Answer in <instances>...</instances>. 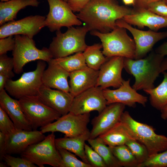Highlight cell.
I'll return each instance as SVG.
<instances>
[{"mask_svg":"<svg viewBox=\"0 0 167 167\" xmlns=\"http://www.w3.org/2000/svg\"><path fill=\"white\" fill-rule=\"evenodd\" d=\"M134 12L133 8L120 5L115 0H91L76 15L90 31L105 33L117 27V20Z\"/></svg>","mask_w":167,"mask_h":167,"instance_id":"6da1fadb","label":"cell"},{"mask_svg":"<svg viewBox=\"0 0 167 167\" xmlns=\"http://www.w3.org/2000/svg\"><path fill=\"white\" fill-rule=\"evenodd\" d=\"M124 68L135 77L132 87L136 91L152 89L159 74L167 70L166 58L155 51L139 59L124 58Z\"/></svg>","mask_w":167,"mask_h":167,"instance_id":"7a4b0ae2","label":"cell"},{"mask_svg":"<svg viewBox=\"0 0 167 167\" xmlns=\"http://www.w3.org/2000/svg\"><path fill=\"white\" fill-rule=\"evenodd\" d=\"M91 35L100 40L104 56L110 58L114 56L134 59L136 46L134 41L128 34L125 28L117 26L110 32L103 33L97 31H90Z\"/></svg>","mask_w":167,"mask_h":167,"instance_id":"3957f363","label":"cell"},{"mask_svg":"<svg viewBox=\"0 0 167 167\" xmlns=\"http://www.w3.org/2000/svg\"><path fill=\"white\" fill-rule=\"evenodd\" d=\"M90 31L85 25L82 27L68 28L62 33L60 30L56 31L48 48L53 58H58L70 55L74 53L83 52L88 46L85 37Z\"/></svg>","mask_w":167,"mask_h":167,"instance_id":"277c9868","label":"cell"},{"mask_svg":"<svg viewBox=\"0 0 167 167\" xmlns=\"http://www.w3.org/2000/svg\"><path fill=\"white\" fill-rule=\"evenodd\" d=\"M130 130L136 140L147 148L149 157L167 149V137L156 134L151 126L135 120L127 111H124L120 119Z\"/></svg>","mask_w":167,"mask_h":167,"instance_id":"5b68a950","label":"cell"},{"mask_svg":"<svg viewBox=\"0 0 167 167\" xmlns=\"http://www.w3.org/2000/svg\"><path fill=\"white\" fill-rule=\"evenodd\" d=\"M14 38L15 46L12 51V58L14 62L13 70L16 74L21 73L23 67L29 62L41 60L48 63L53 58L48 48L38 49L32 39L19 35H15Z\"/></svg>","mask_w":167,"mask_h":167,"instance_id":"8992f818","label":"cell"},{"mask_svg":"<svg viewBox=\"0 0 167 167\" xmlns=\"http://www.w3.org/2000/svg\"><path fill=\"white\" fill-rule=\"evenodd\" d=\"M46 66L45 62L39 60L35 70L24 73L16 80L9 79L5 90L10 96L18 100L25 96L37 95L43 85L42 75Z\"/></svg>","mask_w":167,"mask_h":167,"instance_id":"52a82bcc","label":"cell"},{"mask_svg":"<svg viewBox=\"0 0 167 167\" xmlns=\"http://www.w3.org/2000/svg\"><path fill=\"white\" fill-rule=\"evenodd\" d=\"M54 132L45 136L42 141L28 146L21 154V157L40 167L47 165L60 167L61 158L56 147Z\"/></svg>","mask_w":167,"mask_h":167,"instance_id":"ba28073f","label":"cell"},{"mask_svg":"<svg viewBox=\"0 0 167 167\" xmlns=\"http://www.w3.org/2000/svg\"><path fill=\"white\" fill-rule=\"evenodd\" d=\"M18 100L33 130L50 124L62 116L45 104L37 95L25 96Z\"/></svg>","mask_w":167,"mask_h":167,"instance_id":"9c48e42d","label":"cell"},{"mask_svg":"<svg viewBox=\"0 0 167 167\" xmlns=\"http://www.w3.org/2000/svg\"><path fill=\"white\" fill-rule=\"evenodd\" d=\"M90 117V113L75 114L69 112L55 121L40 128V131L43 134L59 132L66 137L78 136L89 130L87 126Z\"/></svg>","mask_w":167,"mask_h":167,"instance_id":"30bf717a","label":"cell"},{"mask_svg":"<svg viewBox=\"0 0 167 167\" xmlns=\"http://www.w3.org/2000/svg\"><path fill=\"white\" fill-rule=\"evenodd\" d=\"M47 0L49 10L45 25L50 32L56 31L62 27L68 28L82 24V22L74 13L67 2L62 0Z\"/></svg>","mask_w":167,"mask_h":167,"instance_id":"8fae6325","label":"cell"},{"mask_svg":"<svg viewBox=\"0 0 167 167\" xmlns=\"http://www.w3.org/2000/svg\"><path fill=\"white\" fill-rule=\"evenodd\" d=\"M116 24L125 28L133 36L136 46L135 59L145 57L157 42L167 37V31L158 32L142 30L134 28L122 19L117 20Z\"/></svg>","mask_w":167,"mask_h":167,"instance_id":"7c38bea8","label":"cell"},{"mask_svg":"<svg viewBox=\"0 0 167 167\" xmlns=\"http://www.w3.org/2000/svg\"><path fill=\"white\" fill-rule=\"evenodd\" d=\"M107 105L103 89L95 86L74 97L69 112L83 114L96 111L99 113Z\"/></svg>","mask_w":167,"mask_h":167,"instance_id":"4fadbf2b","label":"cell"},{"mask_svg":"<svg viewBox=\"0 0 167 167\" xmlns=\"http://www.w3.org/2000/svg\"><path fill=\"white\" fill-rule=\"evenodd\" d=\"M46 17L30 15L17 21L6 23L0 27V38L10 36L24 35L33 39L45 26Z\"/></svg>","mask_w":167,"mask_h":167,"instance_id":"5bb4252c","label":"cell"},{"mask_svg":"<svg viewBox=\"0 0 167 167\" xmlns=\"http://www.w3.org/2000/svg\"><path fill=\"white\" fill-rule=\"evenodd\" d=\"M125 105L114 103L107 105L92 121V128L89 139H94L106 132L120 121Z\"/></svg>","mask_w":167,"mask_h":167,"instance_id":"9a60e30c","label":"cell"},{"mask_svg":"<svg viewBox=\"0 0 167 167\" xmlns=\"http://www.w3.org/2000/svg\"><path fill=\"white\" fill-rule=\"evenodd\" d=\"M124 68V57L114 56L108 58L101 66L96 86L102 89L109 87L117 88L123 80L122 72Z\"/></svg>","mask_w":167,"mask_h":167,"instance_id":"2e32d148","label":"cell"},{"mask_svg":"<svg viewBox=\"0 0 167 167\" xmlns=\"http://www.w3.org/2000/svg\"><path fill=\"white\" fill-rule=\"evenodd\" d=\"M46 136L40 131L16 129L6 135L4 154H21L28 146L43 140Z\"/></svg>","mask_w":167,"mask_h":167,"instance_id":"e0dca14e","label":"cell"},{"mask_svg":"<svg viewBox=\"0 0 167 167\" xmlns=\"http://www.w3.org/2000/svg\"><path fill=\"white\" fill-rule=\"evenodd\" d=\"M130 79H123L122 84L115 89L108 88L103 89V93L107 105L112 103H120L125 105L134 107L136 103L145 105L148 99L146 96L137 92L130 85Z\"/></svg>","mask_w":167,"mask_h":167,"instance_id":"ac0fdd59","label":"cell"},{"mask_svg":"<svg viewBox=\"0 0 167 167\" xmlns=\"http://www.w3.org/2000/svg\"><path fill=\"white\" fill-rule=\"evenodd\" d=\"M45 104L62 115L69 112L74 97L70 92L43 85L37 95Z\"/></svg>","mask_w":167,"mask_h":167,"instance_id":"d6986e66","label":"cell"},{"mask_svg":"<svg viewBox=\"0 0 167 167\" xmlns=\"http://www.w3.org/2000/svg\"><path fill=\"white\" fill-rule=\"evenodd\" d=\"M134 13L125 16L122 19L130 25L139 28L144 27L152 31H157L167 27V18L161 16L145 8L134 7Z\"/></svg>","mask_w":167,"mask_h":167,"instance_id":"ffe728a7","label":"cell"},{"mask_svg":"<svg viewBox=\"0 0 167 167\" xmlns=\"http://www.w3.org/2000/svg\"><path fill=\"white\" fill-rule=\"evenodd\" d=\"M5 89L0 91V107L6 113L16 129L33 130L19 100L11 98Z\"/></svg>","mask_w":167,"mask_h":167,"instance_id":"44dd1931","label":"cell"},{"mask_svg":"<svg viewBox=\"0 0 167 167\" xmlns=\"http://www.w3.org/2000/svg\"><path fill=\"white\" fill-rule=\"evenodd\" d=\"M99 70L88 66L70 73L69 92L75 97L80 93L96 86Z\"/></svg>","mask_w":167,"mask_h":167,"instance_id":"7402d4cb","label":"cell"},{"mask_svg":"<svg viewBox=\"0 0 167 167\" xmlns=\"http://www.w3.org/2000/svg\"><path fill=\"white\" fill-rule=\"evenodd\" d=\"M48 63V66L42 75L43 85L52 88L69 92L67 79L70 73L50 61Z\"/></svg>","mask_w":167,"mask_h":167,"instance_id":"603a6c76","label":"cell"},{"mask_svg":"<svg viewBox=\"0 0 167 167\" xmlns=\"http://www.w3.org/2000/svg\"><path fill=\"white\" fill-rule=\"evenodd\" d=\"M90 131H88L78 136L66 137L55 139V142L57 148L66 149L80 157L84 162L89 164L85 152L86 141L89 138Z\"/></svg>","mask_w":167,"mask_h":167,"instance_id":"cb8c5ba5","label":"cell"},{"mask_svg":"<svg viewBox=\"0 0 167 167\" xmlns=\"http://www.w3.org/2000/svg\"><path fill=\"white\" fill-rule=\"evenodd\" d=\"M98 137L109 146L123 145L131 140H136L129 129L121 121Z\"/></svg>","mask_w":167,"mask_h":167,"instance_id":"d4e9b609","label":"cell"},{"mask_svg":"<svg viewBox=\"0 0 167 167\" xmlns=\"http://www.w3.org/2000/svg\"><path fill=\"white\" fill-rule=\"evenodd\" d=\"M38 0H11L0 2V25L15 21L18 12L25 7H37Z\"/></svg>","mask_w":167,"mask_h":167,"instance_id":"484cf974","label":"cell"},{"mask_svg":"<svg viewBox=\"0 0 167 167\" xmlns=\"http://www.w3.org/2000/svg\"><path fill=\"white\" fill-rule=\"evenodd\" d=\"M164 79L161 83L156 88L143 90L150 96L151 105L155 109L161 110L167 105V72L162 73Z\"/></svg>","mask_w":167,"mask_h":167,"instance_id":"4316f807","label":"cell"},{"mask_svg":"<svg viewBox=\"0 0 167 167\" xmlns=\"http://www.w3.org/2000/svg\"><path fill=\"white\" fill-rule=\"evenodd\" d=\"M102 49V44L100 43L87 46L83 53L87 66L95 70H99L101 66L108 58L103 54L101 50Z\"/></svg>","mask_w":167,"mask_h":167,"instance_id":"83f0119b","label":"cell"},{"mask_svg":"<svg viewBox=\"0 0 167 167\" xmlns=\"http://www.w3.org/2000/svg\"><path fill=\"white\" fill-rule=\"evenodd\" d=\"M50 61L70 73L87 66L83 53L81 52L65 57L52 58Z\"/></svg>","mask_w":167,"mask_h":167,"instance_id":"f1b7e54d","label":"cell"},{"mask_svg":"<svg viewBox=\"0 0 167 167\" xmlns=\"http://www.w3.org/2000/svg\"><path fill=\"white\" fill-rule=\"evenodd\" d=\"M87 141L102 158L107 167H120L110 147L99 137L94 139L89 138Z\"/></svg>","mask_w":167,"mask_h":167,"instance_id":"f546056e","label":"cell"},{"mask_svg":"<svg viewBox=\"0 0 167 167\" xmlns=\"http://www.w3.org/2000/svg\"><path fill=\"white\" fill-rule=\"evenodd\" d=\"M109 147L120 167H138L136 159L126 144Z\"/></svg>","mask_w":167,"mask_h":167,"instance_id":"4dcf8cb0","label":"cell"},{"mask_svg":"<svg viewBox=\"0 0 167 167\" xmlns=\"http://www.w3.org/2000/svg\"><path fill=\"white\" fill-rule=\"evenodd\" d=\"M57 148L61 158L60 167H92L89 164L79 160L71 152L64 149Z\"/></svg>","mask_w":167,"mask_h":167,"instance_id":"1f68e13d","label":"cell"},{"mask_svg":"<svg viewBox=\"0 0 167 167\" xmlns=\"http://www.w3.org/2000/svg\"><path fill=\"white\" fill-rule=\"evenodd\" d=\"M125 144L129 148L135 158L138 165L144 162L149 157V152L147 148L143 144L137 140H131Z\"/></svg>","mask_w":167,"mask_h":167,"instance_id":"d6a6232c","label":"cell"},{"mask_svg":"<svg viewBox=\"0 0 167 167\" xmlns=\"http://www.w3.org/2000/svg\"><path fill=\"white\" fill-rule=\"evenodd\" d=\"M138 167H167V149L149 156Z\"/></svg>","mask_w":167,"mask_h":167,"instance_id":"836d02e7","label":"cell"},{"mask_svg":"<svg viewBox=\"0 0 167 167\" xmlns=\"http://www.w3.org/2000/svg\"><path fill=\"white\" fill-rule=\"evenodd\" d=\"M134 7L143 8L156 14L167 18V4L164 0H158L134 6Z\"/></svg>","mask_w":167,"mask_h":167,"instance_id":"e575fe53","label":"cell"},{"mask_svg":"<svg viewBox=\"0 0 167 167\" xmlns=\"http://www.w3.org/2000/svg\"><path fill=\"white\" fill-rule=\"evenodd\" d=\"M84 149L87 160L92 167H107L102 158L92 147L85 143Z\"/></svg>","mask_w":167,"mask_h":167,"instance_id":"d590c367","label":"cell"},{"mask_svg":"<svg viewBox=\"0 0 167 167\" xmlns=\"http://www.w3.org/2000/svg\"><path fill=\"white\" fill-rule=\"evenodd\" d=\"M2 160L8 166L11 167H36V166L28 160L22 157H16L10 154H4Z\"/></svg>","mask_w":167,"mask_h":167,"instance_id":"8d00e7d4","label":"cell"},{"mask_svg":"<svg viewBox=\"0 0 167 167\" xmlns=\"http://www.w3.org/2000/svg\"><path fill=\"white\" fill-rule=\"evenodd\" d=\"M16 129L12 121L5 111L0 107V131L6 135Z\"/></svg>","mask_w":167,"mask_h":167,"instance_id":"74e56055","label":"cell"},{"mask_svg":"<svg viewBox=\"0 0 167 167\" xmlns=\"http://www.w3.org/2000/svg\"><path fill=\"white\" fill-rule=\"evenodd\" d=\"M14 68L13 58L8 57L6 54L0 55V73L12 74Z\"/></svg>","mask_w":167,"mask_h":167,"instance_id":"f35d334b","label":"cell"},{"mask_svg":"<svg viewBox=\"0 0 167 167\" xmlns=\"http://www.w3.org/2000/svg\"><path fill=\"white\" fill-rule=\"evenodd\" d=\"M15 46V40L13 36L0 38V55L6 54L9 51H13Z\"/></svg>","mask_w":167,"mask_h":167,"instance_id":"ab89813d","label":"cell"},{"mask_svg":"<svg viewBox=\"0 0 167 167\" xmlns=\"http://www.w3.org/2000/svg\"><path fill=\"white\" fill-rule=\"evenodd\" d=\"M91 0H68L67 3L74 12H79Z\"/></svg>","mask_w":167,"mask_h":167,"instance_id":"60d3db41","label":"cell"},{"mask_svg":"<svg viewBox=\"0 0 167 167\" xmlns=\"http://www.w3.org/2000/svg\"><path fill=\"white\" fill-rule=\"evenodd\" d=\"M14 76V73L8 74L0 73V91L5 89L7 81Z\"/></svg>","mask_w":167,"mask_h":167,"instance_id":"b9f144b4","label":"cell"},{"mask_svg":"<svg viewBox=\"0 0 167 167\" xmlns=\"http://www.w3.org/2000/svg\"><path fill=\"white\" fill-rule=\"evenodd\" d=\"M6 135L0 131V158L2 160L6 143Z\"/></svg>","mask_w":167,"mask_h":167,"instance_id":"7bdbcfd3","label":"cell"},{"mask_svg":"<svg viewBox=\"0 0 167 167\" xmlns=\"http://www.w3.org/2000/svg\"><path fill=\"white\" fill-rule=\"evenodd\" d=\"M155 51L157 53L165 56L167 55V42H165L158 47Z\"/></svg>","mask_w":167,"mask_h":167,"instance_id":"ee69618b","label":"cell"},{"mask_svg":"<svg viewBox=\"0 0 167 167\" xmlns=\"http://www.w3.org/2000/svg\"><path fill=\"white\" fill-rule=\"evenodd\" d=\"M158 0H135L134 6L146 4Z\"/></svg>","mask_w":167,"mask_h":167,"instance_id":"f6af8a7d","label":"cell"},{"mask_svg":"<svg viewBox=\"0 0 167 167\" xmlns=\"http://www.w3.org/2000/svg\"><path fill=\"white\" fill-rule=\"evenodd\" d=\"M161 112V116L164 120L167 119V105L164 107L160 110Z\"/></svg>","mask_w":167,"mask_h":167,"instance_id":"bcb514c9","label":"cell"},{"mask_svg":"<svg viewBox=\"0 0 167 167\" xmlns=\"http://www.w3.org/2000/svg\"><path fill=\"white\" fill-rule=\"evenodd\" d=\"M124 4L126 5H134L135 0H122Z\"/></svg>","mask_w":167,"mask_h":167,"instance_id":"7dc6e473","label":"cell"},{"mask_svg":"<svg viewBox=\"0 0 167 167\" xmlns=\"http://www.w3.org/2000/svg\"><path fill=\"white\" fill-rule=\"evenodd\" d=\"M7 165L6 164L5 162H3L1 161L0 163V167H6L7 166Z\"/></svg>","mask_w":167,"mask_h":167,"instance_id":"c3c4849f","label":"cell"},{"mask_svg":"<svg viewBox=\"0 0 167 167\" xmlns=\"http://www.w3.org/2000/svg\"><path fill=\"white\" fill-rule=\"evenodd\" d=\"M9 0H1L2 2H6Z\"/></svg>","mask_w":167,"mask_h":167,"instance_id":"681fc988","label":"cell"},{"mask_svg":"<svg viewBox=\"0 0 167 167\" xmlns=\"http://www.w3.org/2000/svg\"><path fill=\"white\" fill-rule=\"evenodd\" d=\"M63 1H65V2H67L68 0H62Z\"/></svg>","mask_w":167,"mask_h":167,"instance_id":"f907efd6","label":"cell"},{"mask_svg":"<svg viewBox=\"0 0 167 167\" xmlns=\"http://www.w3.org/2000/svg\"><path fill=\"white\" fill-rule=\"evenodd\" d=\"M166 3L167 4V0H164Z\"/></svg>","mask_w":167,"mask_h":167,"instance_id":"816d5d0a","label":"cell"}]
</instances>
